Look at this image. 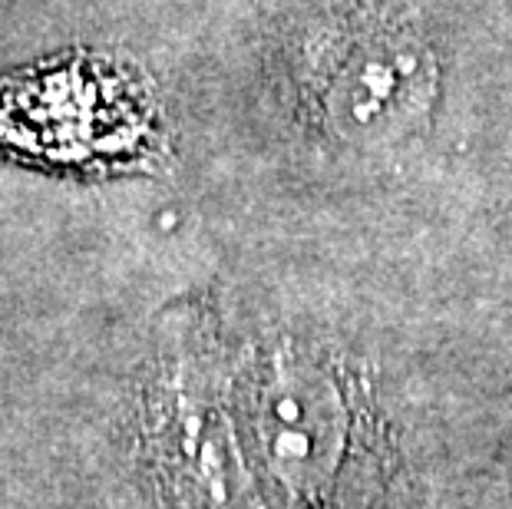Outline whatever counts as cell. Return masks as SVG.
I'll list each match as a JSON object with an SVG mask.
<instances>
[{"label":"cell","mask_w":512,"mask_h":509,"mask_svg":"<svg viewBox=\"0 0 512 509\" xmlns=\"http://www.w3.org/2000/svg\"><path fill=\"white\" fill-rule=\"evenodd\" d=\"M440 63L430 37L384 7L324 20L298 63L304 116L337 143L387 149L430 123Z\"/></svg>","instance_id":"obj_1"},{"label":"cell","mask_w":512,"mask_h":509,"mask_svg":"<svg viewBox=\"0 0 512 509\" xmlns=\"http://www.w3.org/2000/svg\"><path fill=\"white\" fill-rule=\"evenodd\" d=\"M261 467L294 503H324L351 450V404L328 361L281 348L252 394Z\"/></svg>","instance_id":"obj_2"},{"label":"cell","mask_w":512,"mask_h":509,"mask_svg":"<svg viewBox=\"0 0 512 509\" xmlns=\"http://www.w3.org/2000/svg\"><path fill=\"white\" fill-rule=\"evenodd\" d=\"M143 447L172 509H245L248 483L222 391L179 361L152 387Z\"/></svg>","instance_id":"obj_3"}]
</instances>
